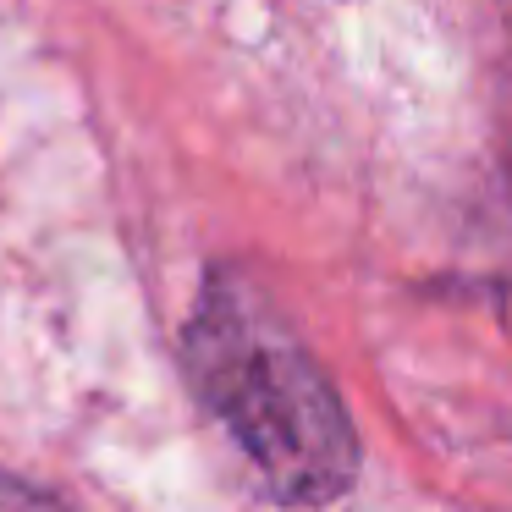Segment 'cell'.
Masks as SVG:
<instances>
[{"label":"cell","mask_w":512,"mask_h":512,"mask_svg":"<svg viewBox=\"0 0 512 512\" xmlns=\"http://www.w3.org/2000/svg\"><path fill=\"white\" fill-rule=\"evenodd\" d=\"M0 512H67L50 490L28 485V479L17 474H0Z\"/></svg>","instance_id":"2"},{"label":"cell","mask_w":512,"mask_h":512,"mask_svg":"<svg viewBox=\"0 0 512 512\" xmlns=\"http://www.w3.org/2000/svg\"><path fill=\"white\" fill-rule=\"evenodd\" d=\"M182 364L276 501L320 507L353 485L358 435L342 397L254 281L215 270L182 331Z\"/></svg>","instance_id":"1"}]
</instances>
